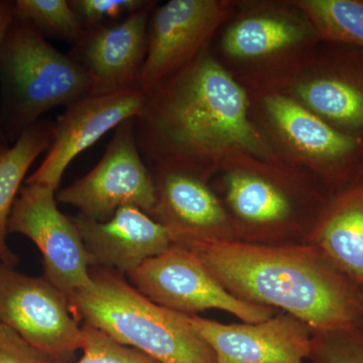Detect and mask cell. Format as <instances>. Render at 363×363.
Returning <instances> with one entry per match:
<instances>
[{"mask_svg":"<svg viewBox=\"0 0 363 363\" xmlns=\"http://www.w3.org/2000/svg\"><path fill=\"white\" fill-rule=\"evenodd\" d=\"M135 133L140 154L157 167H182L210 178L238 154L279 159L252 121L247 91L210 47L145 91Z\"/></svg>","mask_w":363,"mask_h":363,"instance_id":"obj_1","label":"cell"},{"mask_svg":"<svg viewBox=\"0 0 363 363\" xmlns=\"http://www.w3.org/2000/svg\"><path fill=\"white\" fill-rule=\"evenodd\" d=\"M189 248L234 297L284 310L318 334L351 330L363 320V294L309 243L188 240Z\"/></svg>","mask_w":363,"mask_h":363,"instance_id":"obj_2","label":"cell"},{"mask_svg":"<svg viewBox=\"0 0 363 363\" xmlns=\"http://www.w3.org/2000/svg\"><path fill=\"white\" fill-rule=\"evenodd\" d=\"M223 205L234 238L253 243H297L311 233L330 192L305 169L283 160L238 154L222 162Z\"/></svg>","mask_w":363,"mask_h":363,"instance_id":"obj_3","label":"cell"},{"mask_svg":"<svg viewBox=\"0 0 363 363\" xmlns=\"http://www.w3.org/2000/svg\"><path fill=\"white\" fill-rule=\"evenodd\" d=\"M92 288L68 298L74 315L121 344L161 363H217L214 351L185 314L155 304L119 272L90 267Z\"/></svg>","mask_w":363,"mask_h":363,"instance_id":"obj_4","label":"cell"},{"mask_svg":"<svg viewBox=\"0 0 363 363\" xmlns=\"http://www.w3.org/2000/svg\"><path fill=\"white\" fill-rule=\"evenodd\" d=\"M222 28L217 58L248 93L279 89L321 42L294 0L236 1Z\"/></svg>","mask_w":363,"mask_h":363,"instance_id":"obj_5","label":"cell"},{"mask_svg":"<svg viewBox=\"0 0 363 363\" xmlns=\"http://www.w3.org/2000/svg\"><path fill=\"white\" fill-rule=\"evenodd\" d=\"M0 81L7 121L20 135L45 112L70 106L91 92L90 79L75 59L16 18L2 43Z\"/></svg>","mask_w":363,"mask_h":363,"instance_id":"obj_6","label":"cell"},{"mask_svg":"<svg viewBox=\"0 0 363 363\" xmlns=\"http://www.w3.org/2000/svg\"><path fill=\"white\" fill-rule=\"evenodd\" d=\"M248 95L252 121L279 159L311 173L331 195L355 180L363 138L336 130L281 91Z\"/></svg>","mask_w":363,"mask_h":363,"instance_id":"obj_7","label":"cell"},{"mask_svg":"<svg viewBox=\"0 0 363 363\" xmlns=\"http://www.w3.org/2000/svg\"><path fill=\"white\" fill-rule=\"evenodd\" d=\"M136 290L166 309L196 315L209 309L230 313L243 323L276 316V309L234 297L215 279L192 250L173 243L128 274Z\"/></svg>","mask_w":363,"mask_h":363,"instance_id":"obj_8","label":"cell"},{"mask_svg":"<svg viewBox=\"0 0 363 363\" xmlns=\"http://www.w3.org/2000/svg\"><path fill=\"white\" fill-rule=\"evenodd\" d=\"M56 200L96 221H106L123 207L154 214L156 184L143 162L135 133V119L124 121L96 166L56 194Z\"/></svg>","mask_w":363,"mask_h":363,"instance_id":"obj_9","label":"cell"},{"mask_svg":"<svg viewBox=\"0 0 363 363\" xmlns=\"http://www.w3.org/2000/svg\"><path fill=\"white\" fill-rule=\"evenodd\" d=\"M345 135L363 138V50L320 42L279 89Z\"/></svg>","mask_w":363,"mask_h":363,"instance_id":"obj_10","label":"cell"},{"mask_svg":"<svg viewBox=\"0 0 363 363\" xmlns=\"http://www.w3.org/2000/svg\"><path fill=\"white\" fill-rule=\"evenodd\" d=\"M56 192L47 186L26 184L14 202L7 229L37 245L44 259L45 279L69 298L92 288V264L77 227L57 206Z\"/></svg>","mask_w":363,"mask_h":363,"instance_id":"obj_11","label":"cell"},{"mask_svg":"<svg viewBox=\"0 0 363 363\" xmlns=\"http://www.w3.org/2000/svg\"><path fill=\"white\" fill-rule=\"evenodd\" d=\"M0 321L55 360L82 345V328L65 294L47 279L26 276L1 262Z\"/></svg>","mask_w":363,"mask_h":363,"instance_id":"obj_12","label":"cell"},{"mask_svg":"<svg viewBox=\"0 0 363 363\" xmlns=\"http://www.w3.org/2000/svg\"><path fill=\"white\" fill-rule=\"evenodd\" d=\"M233 0H169L150 16L143 92L194 61L235 11Z\"/></svg>","mask_w":363,"mask_h":363,"instance_id":"obj_13","label":"cell"},{"mask_svg":"<svg viewBox=\"0 0 363 363\" xmlns=\"http://www.w3.org/2000/svg\"><path fill=\"white\" fill-rule=\"evenodd\" d=\"M143 104L145 92L136 87L109 94L88 95L67 107L52 124L47 156L26 184L58 190L70 162L124 121L135 119Z\"/></svg>","mask_w":363,"mask_h":363,"instance_id":"obj_14","label":"cell"},{"mask_svg":"<svg viewBox=\"0 0 363 363\" xmlns=\"http://www.w3.org/2000/svg\"><path fill=\"white\" fill-rule=\"evenodd\" d=\"M186 317L214 351L217 363H306L312 353L311 328L290 314L257 324L228 325L197 315Z\"/></svg>","mask_w":363,"mask_h":363,"instance_id":"obj_15","label":"cell"},{"mask_svg":"<svg viewBox=\"0 0 363 363\" xmlns=\"http://www.w3.org/2000/svg\"><path fill=\"white\" fill-rule=\"evenodd\" d=\"M155 7L156 2L150 1L118 25L86 30L77 43L78 58L74 59L90 79V95L140 87L150 18Z\"/></svg>","mask_w":363,"mask_h":363,"instance_id":"obj_16","label":"cell"},{"mask_svg":"<svg viewBox=\"0 0 363 363\" xmlns=\"http://www.w3.org/2000/svg\"><path fill=\"white\" fill-rule=\"evenodd\" d=\"M210 177L176 166L157 167V205L152 216L166 226L174 243L188 240H235L223 203Z\"/></svg>","mask_w":363,"mask_h":363,"instance_id":"obj_17","label":"cell"},{"mask_svg":"<svg viewBox=\"0 0 363 363\" xmlns=\"http://www.w3.org/2000/svg\"><path fill=\"white\" fill-rule=\"evenodd\" d=\"M77 227L92 267L130 274L145 260L168 250L173 236L149 214L136 207H123L106 221L79 214Z\"/></svg>","mask_w":363,"mask_h":363,"instance_id":"obj_18","label":"cell"},{"mask_svg":"<svg viewBox=\"0 0 363 363\" xmlns=\"http://www.w3.org/2000/svg\"><path fill=\"white\" fill-rule=\"evenodd\" d=\"M306 243L314 245L355 285L363 286V180L329 198Z\"/></svg>","mask_w":363,"mask_h":363,"instance_id":"obj_19","label":"cell"},{"mask_svg":"<svg viewBox=\"0 0 363 363\" xmlns=\"http://www.w3.org/2000/svg\"><path fill=\"white\" fill-rule=\"evenodd\" d=\"M52 130L50 121H38L23 130L13 147L0 157V262L9 267L18 262L6 243L9 216L26 173L38 157L49 150Z\"/></svg>","mask_w":363,"mask_h":363,"instance_id":"obj_20","label":"cell"},{"mask_svg":"<svg viewBox=\"0 0 363 363\" xmlns=\"http://www.w3.org/2000/svg\"><path fill=\"white\" fill-rule=\"evenodd\" d=\"M316 28L321 42L363 50V0H294Z\"/></svg>","mask_w":363,"mask_h":363,"instance_id":"obj_21","label":"cell"},{"mask_svg":"<svg viewBox=\"0 0 363 363\" xmlns=\"http://www.w3.org/2000/svg\"><path fill=\"white\" fill-rule=\"evenodd\" d=\"M13 16L44 37L52 35L78 43L87 30L67 0H16Z\"/></svg>","mask_w":363,"mask_h":363,"instance_id":"obj_22","label":"cell"},{"mask_svg":"<svg viewBox=\"0 0 363 363\" xmlns=\"http://www.w3.org/2000/svg\"><path fill=\"white\" fill-rule=\"evenodd\" d=\"M82 357L75 363H161L142 351L123 345L104 332L86 324L82 327Z\"/></svg>","mask_w":363,"mask_h":363,"instance_id":"obj_23","label":"cell"},{"mask_svg":"<svg viewBox=\"0 0 363 363\" xmlns=\"http://www.w3.org/2000/svg\"><path fill=\"white\" fill-rule=\"evenodd\" d=\"M323 363H363L362 324L351 330L321 334Z\"/></svg>","mask_w":363,"mask_h":363,"instance_id":"obj_24","label":"cell"},{"mask_svg":"<svg viewBox=\"0 0 363 363\" xmlns=\"http://www.w3.org/2000/svg\"><path fill=\"white\" fill-rule=\"evenodd\" d=\"M145 0H73L70 1L83 25L95 26L107 18L133 13L149 4Z\"/></svg>","mask_w":363,"mask_h":363,"instance_id":"obj_25","label":"cell"},{"mask_svg":"<svg viewBox=\"0 0 363 363\" xmlns=\"http://www.w3.org/2000/svg\"><path fill=\"white\" fill-rule=\"evenodd\" d=\"M0 321V363H56Z\"/></svg>","mask_w":363,"mask_h":363,"instance_id":"obj_26","label":"cell"},{"mask_svg":"<svg viewBox=\"0 0 363 363\" xmlns=\"http://www.w3.org/2000/svg\"><path fill=\"white\" fill-rule=\"evenodd\" d=\"M13 2L0 0V51L9 26L13 23Z\"/></svg>","mask_w":363,"mask_h":363,"instance_id":"obj_27","label":"cell"},{"mask_svg":"<svg viewBox=\"0 0 363 363\" xmlns=\"http://www.w3.org/2000/svg\"><path fill=\"white\" fill-rule=\"evenodd\" d=\"M7 149L9 147H6V143H4V135H2V131L0 130V157L6 152Z\"/></svg>","mask_w":363,"mask_h":363,"instance_id":"obj_28","label":"cell"},{"mask_svg":"<svg viewBox=\"0 0 363 363\" xmlns=\"http://www.w3.org/2000/svg\"><path fill=\"white\" fill-rule=\"evenodd\" d=\"M355 179H360V180H363V157H362V164H360V166H359V169H358L357 178H355Z\"/></svg>","mask_w":363,"mask_h":363,"instance_id":"obj_29","label":"cell"}]
</instances>
